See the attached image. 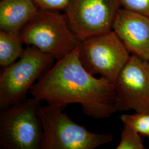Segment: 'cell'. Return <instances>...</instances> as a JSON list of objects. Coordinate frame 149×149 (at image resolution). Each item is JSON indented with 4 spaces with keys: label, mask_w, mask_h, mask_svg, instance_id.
<instances>
[{
    "label": "cell",
    "mask_w": 149,
    "mask_h": 149,
    "mask_svg": "<svg viewBox=\"0 0 149 149\" xmlns=\"http://www.w3.org/2000/svg\"><path fill=\"white\" fill-rule=\"evenodd\" d=\"M113 31L131 55L149 61V17L120 8Z\"/></svg>",
    "instance_id": "cell-9"
},
{
    "label": "cell",
    "mask_w": 149,
    "mask_h": 149,
    "mask_svg": "<svg viewBox=\"0 0 149 149\" xmlns=\"http://www.w3.org/2000/svg\"><path fill=\"white\" fill-rule=\"evenodd\" d=\"M54 60L36 47L28 45L18 61L2 68L0 75L1 110L26 99L28 91L52 66Z\"/></svg>",
    "instance_id": "cell-4"
},
{
    "label": "cell",
    "mask_w": 149,
    "mask_h": 149,
    "mask_svg": "<svg viewBox=\"0 0 149 149\" xmlns=\"http://www.w3.org/2000/svg\"><path fill=\"white\" fill-rule=\"evenodd\" d=\"M114 86L117 112H149V61L131 55Z\"/></svg>",
    "instance_id": "cell-8"
},
{
    "label": "cell",
    "mask_w": 149,
    "mask_h": 149,
    "mask_svg": "<svg viewBox=\"0 0 149 149\" xmlns=\"http://www.w3.org/2000/svg\"><path fill=\"white\" fill-rule=\"evenodd\" d=\"M119 0H70L65 16L80 42L113 30Z\"/></svg>",
    "instance_id": "cell-7"
},
{
    "label": "cell",
    "mask_w": 149,
    "mask_h": 149,
    "mask_svg": "<svg viewBox=\"0 0 149 149\" xmlns=\"http://www.w3.org/2000/svg\"><path fill=\"white\" fill-rule=\"evenodd\" d=\"M66 107H38L43 137L40 149H93L113 140L111 134L92 133L74 122L63 111Z\"/></svg>",
    "instance_id": "cell-2"
},
{
    "label": "cell",
    "mask_w": 149,
    "mask_h": 149,
    "mask_svg": "<svg viewBox=\"0 0 149 149\" xmlns=\"http://www.w3.org/2000/svg\"><path fill=\"white\" fill-rule=\"evenodd\" d=\"M120 119L125 124L142 135H149V112L136 113L133 114H123Z\"/></svg>",
    "instance_id": "cell-12"
},
{
    "label": "cell",
    "mask_w": 149,
    "mask_h": 149,
    "mask_svg": "<svg viewBox=\"0 0 149 149\" xmlns=\"http://www.w3.org/2000/svg\"><path fill=\"white\" fill-rule=\"evenodd\" d=\"M70 0H33L39 9L49 11L65 10Z\"/></svg>",
    "instance_id": "cell-15"
},
{
    "label": "cell",
    "mask_w": 149,
    "mask_h": 149,
    "mask_svg": "<svg viewBox=\"0 0 149 149\" xmlns=\"http://www.w3.org/2000/svg\"><path fill=\"white\" fill-rule=\"evenodd\" d=\"M36 98L25 99L0 114V145L5 149H40L43 130Z\"/></svg>",
    "instance_id": "cell-5"
},
{
    "label": "cell",
    "mask_w": 149,
    "mask_h": 149,
    "mask_svg": "<svg viewBox=\"0 0 149 149\" xmlns=\"http://www.w3.org/2000/svg\"><path fill=\"white\" fill-rule=\"evenodd\" d=\"M117 149H145L141 134L127 125L123 124L120 134V141Z\"/></svg>",
    "instance_id": "cell-13"
},
{
    "label": "cell",
    "mask_w": 149,
    "mask_h": 149,
    "mask_svg": "<svg viewBox=\"0 0 149 149\" xmlns=\"http://www.w3.org/2000/svg\"><path fill=\"white\" fill-rule=\"evenodd\" d=\"M148 138H149V136H148Z\"/></svg>",
    "instance_id": "cell-16"
},
{
    "label": "cell",
    "mask_w": 149,
    "mask_h": 149,
    "mask_svg": "<svg viewBox=\"0 0 149 149\" xmlns=\"http://www.w3.org/2000/svg\"><path fill=\"white\" fill-rule=\"evenodd\" d=\"M114 31L81 42L80 60L92 75L99 74L114 84L131 55Z\"/></svg>",
    "instance_id": "cell-6"
},
{
    "label": "cell",
    "mask_w": 149,
    "mask_h": 149,
    "mask_svg": "<svg viewBox=\"0 0 149 149\" xmlns=\"http://www.w3.org/2000/svg\"><path fill=\"white\" fill-rule=\"evenodd\" d=\"M23 44L33 45L56 61L77 47L81 42L70 29L65 15L39 9L19 33Z\"/></svg>",
    "instance_id": "cell-3"
},
{
    "label": "cell",
    "mask_w": 149,
    "mask_h": 149,
    "mask_svg": "<svg viewBox=\"0 0 149 149\" xmlns=\"http://www.w3.org/2000/svg\"><path fill=\"white\" fill-rule=\"evenodd\" d=\"M39 8L33 0H1V31L19 34L22 29L37 15Z\"/></svg>",
    "instance_id": "cell-10"
},
{
    "label": "cell",
    "mask_w": 149,
    "mask_h": 149,
    "mask_svg": "<svg viewBox=\"0 0 149 149\" xmlns=\"http://www.w3.org/2000/svg\"><path fill=\"white\" fill-rule=\"evenodd\" d=\"M80 44L47 70L32 86V97L48 104L66 107L77 103L93 119H104L117 112L115 86L101 77L96 78L80 60Z\"/></svg>",
    "instance_id": "cell-1"
},
{
    "label": "cell",
    "mask_w": 149,
    "mask_h": 149,
    "mask_svg": "<svg viewBox=\"0 0 149 149\" xmlns=\"http://www.w3.org/2000/svg\"><path fill=\"white\" fill-rule=\"evenodd\" d=\"M121 7L149 17V0H119Z\"/></svg>",
    "instance_id": "cell-14"
},
{
    "label": "cell",
    "mask_w": 149,
    "mask_h": 149,
    "mask_svg": "<svg viewBox=\"0 0 149 149\" xmlns=\"http://www.w3.org/2000/svg\"><path fill=\"white\" fill-rule=\"evenodd\" d=\"M19 34L1 31L0 65L2 68L16 62L24 52Z\"/></svg>",
    "instance_id": "cell-11"
}]
</instances>
